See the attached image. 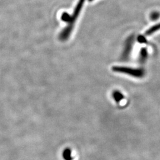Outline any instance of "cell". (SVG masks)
<instances>
[{"instance_id":"6da1fadb","label":"cell","mask_w":160,"mask_h":160,"mask_svg":"<svg viewBox=\"0 0 160 160\" xmlns=\"http://www.w3.org/2000/svg\"><path fill=\"white\" fill-rule=\"evenodd\" d=\"M85 2V0H79L77 2V5L75 7L74 12L72 14H71V17L68 23H67V26L59 34V39L65 42L68 40L71 34L72 33L74 28L75 23L76 22L77 20L80 16V12H81L82 7L84 6Z\"/></svg>"},{"instance_id":"7a4b0ae2","label":"cell","mask_w":160,"mask_h":160,"mask_svg":"<svg viewBox=\"0 0 160 160\" xmlns=\"http://www.w3.org/2000/svg\"><path fill=\"white\" fill-rule=\"evenodd\" d=\"M112 70L115 72L125 74L137 78H143L145 74V71L142 68H133L122 66H114L112 67Z\"/></svg>"},{"instance_id":"3957f363","label":"cell","mask_w":160,"mask_h":160,"mask_svg":"<svg viewBox=\"0 0 160 160\" xmlns=\"http://www.w3.org/2000/svg\"><path fill=\"white\" fill-rule=\"evenodd\" d=\"M134 40L135 36L132 34L131 36H129L125 41L124 48L121 55V59L123 61H126L129 58L133 48V45L134 43Z\"/></svg>"},{"instance_id":"277c9868","label":"cell","mask_w":160,"mask_h":160,"mask_svg":"<svg viewBox=\"0 0 160 160\" xmlns=\"http://www.w3.org/2000/svg\"><path fill=\"white\" fill-rule=\"evenodd\" d=\"M148 53L147 51V49L145 48H142L139 54V59H138L139 62L141 63H145L148 58Z\"/></svg>"},{"instance_id":"5b68a950","label":"cell","mask_w":160,"mask_h":160,"mask_svg":"<svg viewBox=\"0 0 160 160\" xmlns=\"http://www.w3.org/2000/svg\"><path fill=\"white\" fill-rule=\"evenodd\" d=\"M159 30H160V22L151 26L149 29H148L145 32V35L150 36L151 34H154L155 32H157V31H159Z\"/></svg>"},{"instance_id":"8992f818","label":"cell","mask_w":160,"mask_h":160,"mask_svg":"<svg viewBox=\"0 0 160 160\" xmlns=\"http://www.w3.org/2000/svg\"><path fill=\"white\" fill-rule=\"evenodd\" d=\"M112 96H113L114 101H116L117 103L120 102V101H122L124 98L123 94L118 90H115L113 92Z\"/></svg>"},{"instance_id":"52a82bcc","label":"cell","mask_w":160,"mask_h":160,"mask_svg":"<svg viewBox=\"0 0 160 160\" xmlns=\"http://www.w3.org/2000/svg\"><path fill=\"white\" fill-rule=\"evenodd\" d=\"M72 153L71 149L69 148L65 149L63 152V158L65 160H72Z\"/></svg>"},{"instance_id":"ba28073f","label":"cell","mask_w":160,"mask_h":160,"mask_svg":"<svg viewBox=\"0 0 160 160\" xmlns=\"http://www.w3.org/2000/svg\"><path fill=\"white\" fill-rule=\"evenodd\" d=\"M70 17H71V14H69V13L67 12H63L61 14V20L63 21V22L68 23L69 21Z\"/></svg>"},{"instance_id":"9c48e42d","label":"cell","mask_w":160,"mask_h":160,"mask_svg":"<svg viewBox=\"0 0 160 160\" xmlns=\"http://www.w3.org/2000/svg\"><path fill=\"white\" fill-rule=\"evenodd\" d=\"M160 14L159 12H155L151 13V16H150V17H151V19L152 20L155 21V20H157V19L160 17Z\"/></svg>"},{"instance_id":"30bf717a","label":"cell","mask_w":160,"mask_h":160,"mask_svg":"<svg viewBox=\"0 0 160 160\" xmlns=\"http://www.w3.org/2000/svg\"><path fill=\"white\" fill-rule=\"evenodd\" d=\"M138 40L139 42H140V43H145V42H146L145 38L143 37V36H138Z\"/></svg>"},{"instance_id":"8fae6325","label":"cell","mask_w":160,"mask_h":160,"mask_svg":"<svg viewBox=\"0 0 160 160\" xmlns=\"http://www.w3.org/2000/svg\"><path fill=\"white\" fill-rule=\"evenodd\" d=\"M88 1H90V2H92V1H94V0H88Z\"/></svg>"}]
</instances>
